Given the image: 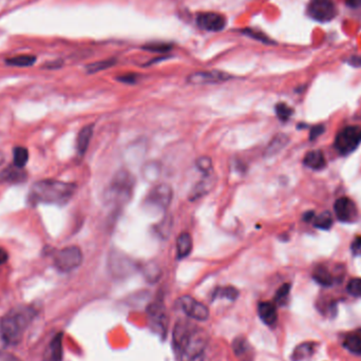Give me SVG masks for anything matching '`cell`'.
I'll return each instance as SVG.
<instances>
[{
	"mask_svg": "<svg viewBox=\"0 0 361 361\" xmlns=\"http://www.w3.org/2000/svg\"><path fill=\"white\" fill-rule=\"evenodd\" d=\"M144 49L151 52H167L171 49V44L163 42H151L144 47Z\"/></svg>",
	"mask_w": 361,
	"mask_h": 361,
	"instance_id": "39",
	"label": "cell"
},
{
	"mask_svg": "<svg viewBox=\"0 0 361 361\" xmlns=\"http://www.w3.org/2000/svg\"><path fill=\"white\" fill-rule=\"evenodd\" d=\"M76 185L52 178L40 179L32 185L28 201L31 205L42 204H55L65 205L75 194Z\"/></svg>",
	"mask_w": 361,
	"mask_h": 361,
	"instance_id": "2",
	"label": "cell"
},
{
	"mask_svg": "<svg viewBox=\"0 0 361 361\" xmlns=\"http://www.w3.org/2000/svg\"><path fill=\"white\" fill-rule=\"evenodd\" d=\"M214 183H215V178L213 172L205 174V176H204L200 182L197 183L196 186L192 188L191 192L188 196V199L190 201H196L203 198L204 196H206L213 188Z\"/></svg>",
	"mask_w": 361,
	"mask_h": 361,
	"instance_id": "16",
	"label": "cell"
},
{
	"mask_svg": "<svg viewBox=\"0 0 361 361\" xmlns=\"http://www.w3.org/2000/svg\"><path fill=\"white\" fill-rule=\"evenodd\" d=\"M179 308L190 319L197 321H206L209 318V309L206 305L199 302L190 296H183L178 299Z\"/></svg>",
	"mask_w": 361,
	"mask_h": 361,
	"instance_id": "10",
	"label": "cell"
},
{
	"mask_svg": "<svg viewBox=\"0 0 361 361\" xmlns=\"http://www.w3.org/2000/svg\"><path fill=\"white\" fill-rule=\"evenodd\" d=\"M361 143V128L347 126L336 136L334 146L341 155H348L357 149Z\"/></svg>",
	"mask_w": 361,
	"mask_h": 361,
	"instance_id": "5",
	"label": "cell"
},
{
	"mask_svg": "<svg viewBox=\"0 0 361 361\" xmlns=\"http://www.w3.org/2000/svg\"><path fill=\"white\" fill-rule=\"evenodd\" d=\"M233 350L240 361H254V348L243 336H239L233 342Z\"/></svg>",
	"mask_w": 361,
	"mask_h": 361,
	"instance_id": "17",
	"label": "cell"
},
{
	"mask_svg": "<svg viewBox=\"0 0 361 361\" xmlns=\"http://www.w3.org/2000/svg\"><path fill=\"white\" fill-rule=\"evenodd\" d=\"M28 178V173L23 170V168L10 165L0 172V183L7 184H19L26 182Z\"/></svg>",
	"mask_w": 361,
	"mask_h": 361,
	"instance_id": "15",
	"label": "cell"
},
{
	"mask_svg": "<svg viewBox=\"0 0 361 361\" xmlns=\"http://www.w3.org/2000/svg\"><path fill=\"white\" fill-rule=\"evenodd\" d=\"M93 128H94V126L91 124V125L85 126L79 131V133L77 136V140H76V150H77L78 155H80V156H82L88 150L89 144H90L92 136H93Z\"/></svg>",
	"mask_w": 361,
	"mask_h": 361,
	"instance_id": "22",
	"label": "cell"
},
{
	"mask_svg": "<svg viewBox=\"0 0 361 361\" xmlns=\"http://www.w3.org/2000/svg\"><path fill=\"white\" fill-rule=\"evenodd\" d=\"M312 278H314V280L318 284H320L322 286H326V287H329L334 283L333 276L330 274L328 268H326L324 266H321V265L316 267V269L314 270V274H312Z\"/></svg>",
	"mask_w": 361,
	"mask_h": 361,
	"instance_id": "28",
	"label": "cell"
},
{
	"mask_svg": "<svg viewBox=\"0 0 361 361\" xmlns=\"http://www.w3.org/2000/svg\"><path fill=\"white\" fill-rule=\"evenodd\" d=\"M9 259V255H8V252L4 249L0 247V265H3V264H5Z\"/></svg>",
	"mask_w": 361,
	"mask_h": 361,
	"instance_id": "46",
	"label": "cell"
},
{
	"mask_svg": "<svg viewBox=\"0 0 361 361\" xmlns=\"http://www.w3.org/2000/svg\"><path fill=\"white\" fill-rule=\"evenodd\" d=\"M194 243H192V238L188 233H183L177 237L176 240V252L179 259H184L191 254Z\"/></svg>",
	"mask_w": 361,
	"mask_h": 361,
	"instance_id": "24",
	"label": "cell"
},
{
	"mask_svg": "<svg viewBox=\"0 0 361 361\" xmlns=\"http://www.w3.org/2000/svg\"><path fill=\"white\" fill-rule=\"evenodd\" d=\"M82 251L77 246H68L58 250L54 258L55 267L62 273H70L80 266L82 263Z\"/></svg>",
	"mask_w": 361,
	"mask_h": 361,
	"instance_id": "6",
	"label": "cell"
},
{
	"mask_svg": "<svg viewBox=\"0 0 361 361\" xmlns=\"http://www.w3.org/2000/svg\"><path fill=\"white\" fill-rule=\"evenodd\" d=\"M225 298L228 300H236L239 297V291L234 286H226V287H220L218 290H215L213 294V298Z\"/></svg>",
	"mask_w": 361,
	"mask_h": 361,
	"instance_id": "33",
	"label": "cell"
},
{
	"mask_svg": "<svg viewBox=\"0 0 361 361\" xmlns=\"http://www.w3.org/2000/svg\"><path fill=\"white\" fill-rule=\"evenodd\" d=\"M197 167L198 169L204 172L205 174L211 173L212 172V161L209 156H201L197 160Z\"/></svg>",
	"mask_w": 361,
	"mask_h": 361,
	"instance_id": "34",
	"label": "cell"
},
{
	"mask_svg": "<svg viewBox=\"0 0 361 361\" xmlns=\"http://www.w3.org/2000/svg\"><path fill=\"white\" fill-rule=\"evenodd\" d=\"M36 63V56L30 54H21L6 59V64L12 67H31Z\"/></svg>",
	"mask_w": 361,
	"mask_h": 361,
	"instance_id": "26",
	"label": "cell"
},
{
	"mask_svg": "<svg viewBox=\"0 0 361 361\" xmlns=\"http://www.w3.org/2000/svg\"><path fill=\"white\" fill-rule=\"evenodd\" d=\"M197 25L201 29L209 32H220L226 26V18L213 12H203L197 16Z\"/></svg>",
	"mask_w": 361,
	"mask_h": 361,
	"instance_id": "12",
	"label": "cell"
},
{
	"mask_svg": "<svg viewBox=\"0 0 361 361\" xmlns=\"http://www.w3.org/2000/svg\"><path fill=\"white\" fill-rule=\"evenodd\" d=\"M142 273L144 277L146 278V280H148L151 283L158 281L162 275L160 266L154 262H147L146 264H144L142 267Z\"/></svg>",
	"mask_w": 361,
	"mask_h": 361,
	"instance_id": "27",
	"label": "cell"
},
{
	"mask_svg": "<svg viewBox=\"0 0 361 361\" xmlns=\"http://www.w3.org/2000/svg\"><path fill=\"white\" fill-rule=\"evenodd\" d=\"M108 268L112 276L123 278L131 275L137 269V263L133 259L116 248H112L108 257Z\"/></svg>",
	"mask_w": 361,
	"mask_h": 361,
	"instance_id": "7",
	"label": "cell"
},
{
	"mask_svg": "<svg viewBox=\"0 0 361 361\" xmlns=\"http://www.w3.org/2000/svg\"><path fill=\"white\" fill-rule=\"evenodd\" d=\"M63 63L62 62H58V60H56V62H51V63H48L43 66V69H57V68H60L62 67Z\"/></svg>",
	"mask_w": 361,
	"mask_h": 361,
	"instance_id": "44",
	"label": "cell"
},
{
	"mask_svg": "<svg viewBox=\"0 0 361 361\" xmlns=\"http://www.w3.org/2000/svg\"><path fill=\"white\" fill-rule=\"evenodd\" d=\"M117 79L119 81H123V82H127V83H133L137 81V76L134 74H127V75H124V76H119L117 77Z\"/></svg>",
	"mask_w": 361,
	"mask_h": 361,
	"instance_id": "42",
	"label": "cell"
},
{
	"mask_svg": "<svg viewBox=\"0 0 361 361\" xmlns=\"http://www.w3.org/2000/svg\"><path fill=\"white\" fill-rule=\"evenodd\" d=\"M303 164L312 170H322L327 166V161L322 151L311 150L304 156Z\"/></svg>",
	"mask_w": 361,
	"mask_h": 361,
	"instance_id": "20",
	"label": "cell"
},
{
	"mask_svg": "<svg viewBox=\"0 0 361 361\" xmlns=\"http://www.w3.org/2000/svg\"><path fill=\"white\" fill-rule=\"evenodd\" d=\"M35 311L31 306H17L10 310L0 321V332L9 345H16L21 339L27 327L33 320Z\"/></svg>",
	"mask_w": 361,
	"mask_h": 361,
	"instance_id": "3",
	"label": "cell"
},
{
	"mask_svg": "<svg viewBox=\"0 0 361 361\" xmlns=\"http://www.w3.org/2000/svg\"><path fill=\"white\" fill-rule=\"evenodd\" d=\"M307 13L316 21L328 22L335 18L337 9L334 0H310L307 6Z\"/></svg>",
	"mask_w": 361,
	"mask_h": 361,
	"instance_id": "9",
	"label": "cell"
},
{
	"mask_svg": "<svg viewBox=\"0 0 361 361\" xmlns=\"http://www.w3.org/2000/svg\"><path fill=\"white\" fill-rule=\"evenodd\" d=\"M142 174L145 179L148 180H155L161 174V167L158 163H147L145 166L143 167L142 169Z\"/></svg>",
	"mask_w": 361,
	"mask_h": 361,
	"instance_id": "31",
	"label": "cell"
},
{
	"mask_svg": "<svg viewBox=\"0 0 361 361\" xmlns=\"http://www.w3.org/2000/svg\"><path fill=\"white\" fill-rule=\"evenodd\" d=\"M173 350L177 358L190 361L197 358L207 344V334L195 323L179 320L173 329Z\"/></svg>",
	"mask_w": 361,
	"mask_h": 361,
	"instance_id": "1",
	"label": "cell"
},
{
	"mask_svg": "<svg viewBox=\"0 0 361 361\" xmlns=\"http://www.w3.org/2000/svg\"><path fill=\"white\" fill-rule=\"evenodd\" d=\"M148 315L151 326L155 332L165 336L167 331V317L163 302L156 301V302L151 303L148 307Z\"/></svg>",
	"mask_w": 361,
	"mask_h": 361,
	"instance_id": "13",
	"label": "cell"
},
{
	"mask_svg": "<svg viewBox=\"0 0 361 361\" xmlns=\"http://www.w3.org/2000/svg\"><path fill=\"white\" fill-rule=\"evenodd\" d=\"M4 161H5V155H4V153L2 151H0V165L4 163Z\"/></svg>",
	"mask_w": 361,
	"mask_h": 361,
	"instance_id": "50",
	"label": "cell"
},
{
	"mask_svg": "<svg viewBox=\"0 0 361 361\" xmlns=\"http://www.w3.org/2000/svg\"><path fill=\"white\" fill-rule=\"evenodd\" d=\"M314 212H312V211H307V212H305L304 214H303V219H304V221H306V222H309V221H311V219L312 218H314Z\"/></svg>",
	"mask_w": 361,
	"mask_h": 361,
	"instance_id": "49",
	"label": "cell"
},
{
	"mask_svg": "<svg viewBox=\"0 0 361 361\" xmlns=\"http://www.w3.org/2000/svg\"><path fill=\"white\" fill-rule=\"evenodd\" d=\"M334 210L340 222L353 223L358 219V209L350 198L342 197L337 200L334 204Z\"/></svg>",
	"mask_w": 361,
	"mask_h": 361,
	"instance_id": "11",
	"label": "cell"
},
{
	"mask_svg": "<svg viewBox=\"0 0 361 361\" xmlns=\"http://www.w3.org/2000/svg\"><path fill=\"white\" fill-rule=\"evenodd\" d=\"M258 314L260 319L267 326H274L278 320L277 307L273 302H261L258 305Z\"/></svg>",
	"mask_w": 361,
	"mask_h": 361,
	"instance_id": "18",
	"label": "cell"
},
{
	"mask_svg": "<svg viewBox=\"0 0 361 361\" xmlns=\"http://www.w3.org/2000/svg\"><path fill=\"white\" fill-rule=\"evenodd\" d=\"M112 65H114V60H105V62L93 63L87 66V72L88 73H96V72L110 68Z\"/></svg>",
	"mask_w": 361,
	"mask_h": 361,
	"instance_id": "37",
	"label": "cell"
},
{
	"mask_svg": "<svg viewBox=\"0 0 361 361\" xmlns=\"http://www.w3.org/2000/svg\"><path fill=\"white\" fill-rule=\"evenodd\" d=\"M173 226V220L170 215H165L164 218L156 224L154 231L160 238L167 239L170 235V232Z\"/></svg>",
	"mask_w": 361,
	"mask_h": 361,
	"instance_id": "29",
	"label": "cell"
},
{
	"mask_svg": "<svg viewBox=\"0 0 361 361\" xmlns=\"http://www.w3.org/2000/svg\"><path fill=\"white\" fill-rule=\"evenodd\" d=\"M134 187V177L127 170H119L113 176L105 198L108 204L115 207L124 206L129 202Z\"/></svg>",
	"mask_w": 361,
	"mask_h": 361,
	"instance_id": "4",
	"label": "cell"
},
{
	"mask_svg": "<svg viewBox=\"0 0 361 361\" xmlns=\"http://www.w3.org/2000/svg\"><path fill=\"white\" fill-rule=\"evenodd\" d=\"M29 161V151L26 147L17 146L13 150V164L19 168H25Z\"/></svg>",
	"mask_w": 361,
	"mask_h": 361,
	"instance_id": "30",
	"label": "cell"
},
{
	"mask_svg": "<svg viewBox=\"0 0 361 361\" xmlns=\"http://www.w3.org/2000/svg\"><path fill=\"white\" fill-rule=\"evenodd\" d=\"M0 361H19L16 357L10 354H3L0 353Z\"/></svg>",
	"mask_w": 361,
	"mask_h": 361,
	"instance_id": "47",
	"label": "cell"
},
{
	"mask_svg": "<svg viewBox=\"0 0 361 361\" xmlns=\"http://www.w3.org/2000/svg\"><path fill=\"white\" fill-rule=\"evenodd\" d=\"M348 64L353 67H361V57L359 56L351 57L350 60H348Z\"/></svg>",
	"mask_w": 361,
	"mask_h": 361,
	"instance_id": "45",
	"label": "cell"
},
{
	"mask_svg": "<svg viewBox=\"0 0 361 361\" xmlns=\"http://www.w3.org/2000/svg\"><path fill=\"white\" fill-rule=\"evenodd\" d=\"M8 345H9L8 341L6 340V338L4 337L3 333L0 332V353H2Z\"/></svg>",
	"mask_w": 361,
	"mask_h": 361,
	"instance_id": "48",
	"label": "cell"
},
{
	"mask_svg": "<svg viewBox=\"0 0 361 361\" xmlns=\"http://www.w3.org/2000/svg\"><path fill=\"white\" fill-rule=\"evenodd\" d=\"M173 191L170 185L166 183L155 185L146 197V205L155 210L164 211L169 207L172 201Z\"/></svg>",
	"mask_w": 361,
	"mask_h": 361,
	"instance_id": "8",
	"label": "cell"
},
{
	"mask_svg": "<svg viewBox=\"0 0 361 361\" xmlns=\"http://www.w3.org/2000/svg\"><path fill=\"white\" fill-rule=\"evenodd\" d=\"M314 226L319 230L329 231L333 226V216L329 211H323L315 218Z\"/></svg>",
	"mask_w": 361,
	"mask_h": 361,
	"instance_id": "32",
	"label": "cell"
},
{
	"mask_svg": "<svg viewBox=\"0 0 361 361\" xmlns=\"http://www.w3.org/2000/svg\"><path fill=\"white\" fill-rule=\"evenodd\" d=\"M345 5L351 9L361 8V0H344Z\"/></svg>",
	"mask_w": 361,
	"mask_h": 361,
	"instance_id": "43",
	"label": "cell"
},
{
	"mask_svg": "<svg viewBox=\"0 0 361 361\" xmlns=\"http://www.w3.org/2000/svg\"><path fill=\"white\" fill-rule=\"evenodd\" d=\"M290 292H291V284H283L278 291H277L276 297H275V301L278 304H285L286 300L290 296Z\"/></svg>",
	"mask_w": 361,
	"mask_h": 361,
	"instance_id": "35",
	"label": "cell"
},
{
	"mask_svg": "<svg viewBox=\"0 0 361 361\" xmlns=\"http://www.w3.org/2000/svg\"><path fill=\"white\" fill-rule=\"evenodd\" d=\"M63 358V334H57L46 352L47 361H62Z\"/></svg>",
	"mask_w": 361,
	"mask_h": 361,
	"instance_id": "19",
	"label": "cell"
},
{
	"mask_svg": "<svg viewBox=\"0 0 361 361\" xmlns=\"http://www.w3.org/2000/svg\"><path fill=\"white\" fill-rule=\"evenodd\" d=\"M343 346L350 353L361 356V329H357L346 334L344 337Z\"/></svg>",
	"mask_w": 361,
	"mask_h": 361,
	"instance_id": "21",
	"label": "cell"
},
{
	"mask_svg": "<svg viewBox=\"0 0 361 361\" xmlns=\"http://www.w3.org/2000/svg\"><path fill=\"white\" fill-rule=\"evenodd\" d=\"M324 130H326V128H324L323 125H316L312 127L310 129V132H309V140H316L318 137H320Z\"/></svg>",
	"mask_w": 361,
	"mask_h": 361,
	"instance_id": "41",
	"label": "cell"
},
{
	"mask_svg": "<svg viewBox=\"0 0 361 361\" xmlns=\"http://www.w3.org/2000/svg\"><path fill=\"white\" fill-rule=\"evenodd\" d=\"M352 254L356 257L361 256V236L356 237L351 244Z\"/></svg>",
	"mask_w": 361,
	"mask_h": 361,
	"instance_id": "40",
	"label": "cell"
},
{
	"mask_svg": "<svg viewBox=\"0 0 361 361\" xmlns=\"http://www.w3.org/2000/svg\"><path fill=\"white\" fill-rule=\"evenodd\" d=\"M276 113L281 120H287L293 115V109L284 103H280L276 106Z\"/></svg>",
	"mask_w": 361,
	"mask_h": 361,
	"instance_id": "36",
	"label": "cell"
},
{
	"mask_svg": "<svg viewBox=\"0 0 361 361\" xmlns=\"http://www.w3.org/2000/svg\"><path fill=\"white\" fill-rule=\"evenodd\" d=\"M317 343L315 342H304L299 344L293 352L292 360L293 361H302L309 358L315 353Z\"/></svg>",
	"mask_w": 361,
	"mask_h": 361,
	"instance_id": "25",
	"label": "cell"
},
{
	"mask_svg": "<svg viewBox=\"0 0 361 361\" xmlns=\"http://www.w3.org/2000/svg\"><path fill=\"white\" fill-rule=\"evenodd\" d=\"M231 75L221 71H204L197 72L188 77V81L195 85H205V83H219L231 79Z\"/></svg>",
	"mask_w": 361,
	"mask_h": 361,
	"instance_id": "14",
	"label": "cell"
},
{
	"mask_svg": "<svg viewBox=\"0 0 361 361\" xmlns=\"http://www.w3.org/2000/svg\"><path fill=\"white\" fill-rule=\"evenodd\" d=\"M288 142H290V139H288V137L284 133H279L275 136L273 140L269 142L265 151H264V155H265L266 158L275 156L286 147Z\"/></svg>",
	"mask_w": 361,
	"mask_h": 361,
	"instance_id": "23",
	"label": "cell"
},
{
	"mask_svg": "<svg viewBox=\"0 0 361 361\" xmlns=\"http://www.w3.org/2000/svg\"><path fill=\"white\" fill-rule=\"evenodd\" d=\"M347 292L353 297H361V278L352 279L347 284Z\"/></svg>",
	"mask_w": 361,
	"mask_h": 361,
	"instance_id": "38",
	"label": "cell"
}]
</instances>
